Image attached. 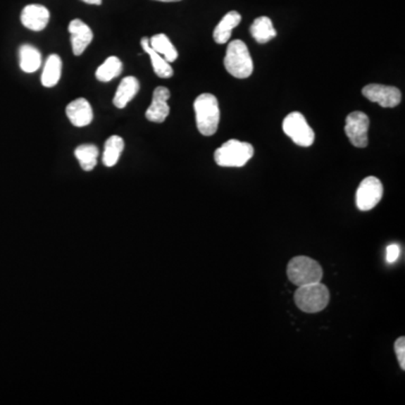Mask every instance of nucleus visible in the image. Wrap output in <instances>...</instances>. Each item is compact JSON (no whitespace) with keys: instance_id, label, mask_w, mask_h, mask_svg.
<instances>
[{"instance_id":"5","label":"nucleus","mask_w":405,"mask_h":405,"mask_svg":"<svg viewBox=\"0 0 405 405\" xmlns=\"http://www.w3.org/2000/svg\"><path fill=\"white\" fill-rule=\"evenodd\" d=\"M250 143L230 140L216 150L214 159L220 167H243L254 156Z\"/></svg>"},{"instance_id":"17","label":"nucleus","mask_w":405,"mask_h":405,"mask_svg":"<svg viewBox=\"0 0 405 405\" xmlns=\"http://www.w3.org/2000/svg\"><path fill=\"white\" fill-rule=\"evenodd\" d=\"M141 46H142L144 52L150 56L154 71L158 77L165 79L173 77V68H171V66L169 65V62H168L163 56H160L159 54H157V52L150 46L148 37H143V39H141Z\"/></svg>"},{"instance_id":"23","label":"nucleus","mask_w":405,"mask_h":405,"mask_svg":"<svg viewBox=\"0 0 405 405\" xmlns=\"http://www.w3.org/2000/svg\"><path fill=\"white\" fill-rule=\"evenodd\" d=\"M75 156L85 171H92L97 165L99 151L97 147L94 144H82L75 150Z\"/></svg>"},{"instance_id":"3","label":"nucleus","mask_w":405,"mask_h":405,"mask_svg":"<svg viewBox=\"0 0 405 405\" xmlns=\"http://www.w3.org/2000/svg\"><path fill=\"white\" fill-rule=\"evenodd\" d=\"M224 66L230 75L235 78L244 79L251 76L254 62L247 45L240 39H235L228 45Z\"/></svg>"},{"instance_id":"11","label":"nucleus","mask_w":405,"mask_h":405,"mask_svg":"<svg viewBox=\"0 0 405 405\" xmlns=\"http://www.w3.org/2000/svg\"><path fill=\"white\" fill-rule=\"evenodd\" d=\"M20 20L31 31H43L50 20V11L42 5H28L23 9Z\"/></svg>"},{"instance_id":"12","label":"nucleus","mask_w":405,"mask_h":405,"mask_svg":"<svg viewBox=\"0 0 405 405\" xmlns=\"http://www.w3.org/2000/svg\"><path fill=\"white\" fill-rule=\"evenodd\" d=\"M69 33L71 34L73 54L77 56H81L94 39L92 30L82 20H73L69 24Z\"/></svg>"},{"instance_id":"20","label":"nucleus","mask_w":405,"mask_h":405,"mask_svg":"<svg viewBox=\"0 0 405 405\" xmlns=\"http://www.w3.org/2000/svg\"><path fill=\"white\" fill-rule=\"evenodd\" d=\"M149 44L157 54H159L160 56H163V58L169 63L176 61L177 58H178V52H177L176 48L173 46L170 39H168L167 35H165V34L154 35V37H151V39H149Z\"/></svg>"},{"instance_id":"18","label":"nucleus","mask_w":405,"mask_h":405,"mask_svg":"<svg viewBox=\"0 0 405 405\" xmlns=\"http://www.w3.org/2000/svg\"><path fill=\"white\" fill-rule=\"evenodd\" d=\"M42 63L41 52L33 45L24 44L20 48V66L24 73H33L39 70Z\"/></svg>"},{"instance_id":"15","label":"nucleus","mask_w":405,"mask_h":405,"mask_svg":"<svg viewBox=\"0 0 405 405\" xmlns=\"http://www.w3.org/2000/svg\"><path fill=\"white\" fill-rule=\"evenodd\" d=\"M241 15L238 11H232L228 13L225 16L222 18L221 22L218 23L213 33V37L218 44H224L229 41L232 34L233 28L240 24Z\"/></svg>"},{"instance_id":"16","label":"nucleus","mask_w":405,"mask_h":405,"mask_svg":"<svg viewBox=\"0 0 405 405\" xmlns=\"http://www.w3.org/2000/svg\"><path fill=\"white\" fill-rule=\"evenodd\" d=\"M250 33L258 43L265 44L276 37V30L269 17H258L250 26Z\"/></svg>"},{"instance_id":"10","label":"nucleus","mask_w":405,"mask_h":405,"mask_svg":"<svg viewBox=\"0 0 405 405\" xmlns=\"http://www.w3.org/2000/svg\"><path fill=\"white\" fill-rule=\"evenodd\" d=\"M169 98H170V92L166 87H157L154 89L151 105L146 112V118L150 122H154V123L165 122L168 115L170 113V108L168 105Z\"/></svg>"},{"instance_id":"4","label":"nucleus","mask_w":405,"mask_h":405,"mask_svg":"<svg viewBox=\"0 0 405 405\" xmlns=\"http://www.w3.org/2000/svg\"><path fill=\"white\" fill-rule=\"evenodd\" d=\"M287 276L294 285L299 287L321 282L323 270L316 260L306 256H299L288 263Z\"/></svg>"},{"instance_id":"7","label":"nucleus","mask_w":405,"mask_h":405,"mask_svg":"<svg viewBox=\"0 0 405 405\" xmlns=\"http://www.w3.org/2000/svg\"><path fill=\"white\" fill-rule=\"evenodd\" d=\"M384 188L380 179L367 177L358 187L356 193V205L358 210L366 212L374 208L383 197Z\"/></svg>"},{"instance_id":"24","label":"nucleus","mask_w":405,"mask_h":405,"mask_svg":"<svg viewBox=\"0 0 405 405\" xmlns=\"http://www.w3.org/2000/svg\"><path fill=\"white\" fill-rule=\"evenodd\" d=\"M395 354L397 356V361L400 363L401 368L404 370L405 369V338L400 337L395 341L394 344Z\"/></svg>"},{"instance_id":"8","label":"nucleus","mask_w":405,"mask_h":405,"mask_svg":"<svg viewBox=\"0 0 405 405\" xmlns=\"http://www.w3.org/2000/svg\"><path fill=\"white\" fill-rule=\"evenodd\" d=\"M369 118L363 112L350 113L346 118L344 132L352 146L366 148L368 146Z\"/></svg>"},{"instance_id":"9","label":"nucleus","mask_w":405,"mask_h":405,"mask_svg":"<svg viewBox=\"0 0 405 405\" xmlns=\"http://www.w3.org/2000/svg\"><path fill=\"white\" fill-rule=\"evenodd\" d=\"M363 95L368 99L385 107V108H393L401 103L402 95L400 89L397 87L384 86V85L372 84L363 88Z\"/></svg>"},{"instance_id":"26","label":"nucleus","mask_w":405,"mask_h":405,"mask_svg":"<svg viewBox=\"0 0 405 405\" xmlns=\"http://www.w3.org/2000/svg\"><path fill=\"white\" fill-rule=\"evenodd\" d=\"M81 1L90 4V5H101V3H103V0H81Z\"/></svg>"},{"instance_id":"13","label":"nucleus","mask_w":405,"mask_h":405,"mask_svg":"<svg viewBox=\"0 0 405 405\" xmlns=\"http://www.w3.org/2000/svg\"><path fill=\"white\" fill-rule=\"evenodd\" d=\"M66 113L71 124L77 127L89 125L94 118V112L89 101L85 98H78L76 101H71L66 108Z\"/></svg>"},{"instance_id":"14","label":"nucleus","mask_w":405,"mask_h":405,"mask_svg":"<svg viewBox=\"0 0 405 405\" xmlns=\"http://www.w3.org/2000/svg\"><path fill=\"white\" fill-rule=\"evenodd\" d=\"M139 90H140V82L135 77H125L122 79L113 99L115 107L124 108L137 96Z\"/></svg>"},{"instance_id":"6","label":"nucleus","mask_w":405,"mask_h":405,"mask_svg":"<svg viewBox=\"0 0 405 405\" xmlns=\"http://www.w3.org/2000/svg\"><path fill=\"white\" fill-rule=\"evenodd\" d=\"M282 131L297 146L305 148L312 146L316 139L313 130L311 129L304 116L299 112L291 113L286 116L282 122Z\"/></svg>"},{"instance_id":"27","label":"nucleus","mask_w":405,"mask_h":405,"mask_svg":"<svg viewBox=\"0 0 405 405\" xmlns=\"http://www.w3.org/2000/svg\"><path fill=\"white\" fill-rule=\"evenodd\" d=\"M156 1H162V3H176V1H180V0H156Z\"/></svg>"},{"instance_id":"22","label":"nucleus","mask_w":405,"mask_h":405,"mask_svg":"<svg viewBox=\"0 0 405 405\" xmlns=\"http://www.w3.org/2000/svg\"><path fill=\"white\" fill-rule=\"evenodd\" d=\"M122 70H123V65L118 56H109L106 61L98 68L96 71V78L101 82H108L120 76Z\"/></svg>"},{"instance_id":"19","label":"nucleus","mask_w":405,"mask_h":405,"mask_svg":"<svg viewBox=\"0 0 405 405\" xmlns=\"http://www.w3.org/2000/svg\"><path fill=\"white\" fill-rule=\"evenodd\" d=\"M62 61L58 54H51L45 62L41 81L44 87L56 86L61 78Z\"/></svg>"},{"instance_id":"21","label":"nucleus","mask_w":405,"mask_h":405,"mask_svg":"<svg viewBox=\"0 0 405 405\" xmlns=\"http://www.w3.org/2000/svg\"><path fill=\"white\" fill-rule=\"evenodd\" d=\"M124 150V140L118 135L108 137L104 149L103 162L106 167H114Z\"/></svg>"},{"instance_id":"25","label":"nucleus","mask_w":405,"mask_h":405,"mask_svg":"<svg viewBox=\"0 0 405 405\" xmlns=\"http://www.w3.org/2000/svg\"><path fill=\"white\" fill-rule=\"evenodd\" d=\"M400 247L397 244H391L387 248V254H386V260L387 263H393L399 259V256H400Z\"/></svg>"},{"instance_id":"2","label":"nucleus","mask_w":405,"mask_h":405,"mask_svg":"<svg viewBox=\"0 0 405 405\" xmlns=\"http://www.w3.org/2000/svg\"><path fill=\"white\" fill-rule=\"evenodd\" d=\"M294 301L297 308L305 313H318L329 304V289L321 282L299 286L294 295Z\"/></svg>"},{"instance_id":"1","label":"nucleus","mask_w":405,"mask_h":405,"mask_svg":"<svg viewBox=\"0 0 405 405\" xmlns=\"http://www.w3.org/2000/svg\"><path fill=\"white\" fill-rule=\"evenodd\" d=\"M194 109L199 133L205 137L216 135L220 123V107L216 96L201 94L196 98Z\"/></svg>"}]
</instances>
